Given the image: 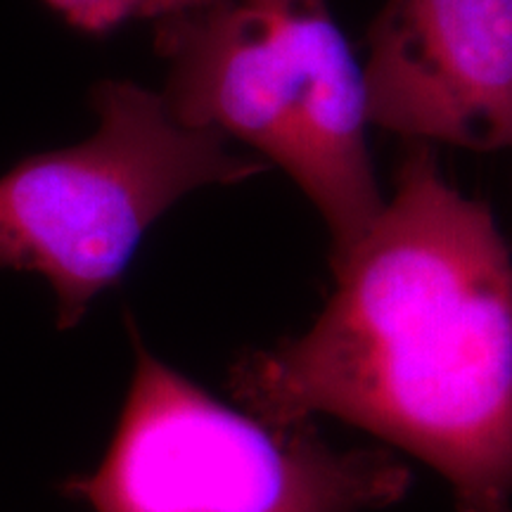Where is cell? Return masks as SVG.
Here are the masks:
<instances>
[{"instance_id": "6da1fadb", "label": "cell", "mask_w": 512, "mask_h": 512, "mask_svg": "<svg viewBox=\"0 0 512 512\" xmlns=\"http://www.w3.org/2000/svg\"><path fill=\"white\" fill-rule=\"evenodd\" d=\"M302 335L249 349L228 389L275 427L335 418L425 463L458 512H512V249L489 204L411 143Z\"/></svg>"}, {"instance_id": "7a4b0ae2", "label": "cell", "mask_w": 512, "mask_h": 512, "mask_svg": "<svg viewBox=\"0 0 512 512\" xmlns=\"http://www.w3.org/2000/svg\"><path fill=\"white\" fill-rule=\"evenodd\" d=\"M162 98L185 126L240 140L283 169L330 235V266L384 207L368 86L328 0H209L157 19Z\"/></svg>"}, {"instance_id": "3957f363", "label": "cell", "mask_w": 512, "mask_h": 512, "mask_svg": "<svg viewBox=\"0 0 512 512\" xmlns=\"http://www.w3.org/2000/svg\"><path fill=\"white\" fill-rule=\"evenodd\" d=\"M105 458L62 494L93 512H382L413 486L384 448H337L316 427H275L235 411L145 347Z\"/></svg>"}, {"instance_id": "277c9868", "label": "cell", "mask_w": 512, "mask_h": 512, "mask_svg": "<svg viewBox=\"0 0 512 512\" xmlns=\"http://www.w3.org/2000/svg\"><path fill=\"white\" fill-rule=\"evenodd\" d=\"M98 128L0 176V268L36 273L55 294L57 328H76L121 280L150 228L190 192L238 185L264 162L185 126L162 93L107 79L91 95Z\"/></svg>"}, {"instance_id": "5b68a950", "label": "cell", "mask_w": 512, "mask_h": 512, "mask_svg": "<svg viewBox=\"0 0 512 512\" xmlns=\"http://www.w3.org/2000/svg\"><path fill=\"white\" fill-rule=\"evenodd\" d=\"M363 74L384 131L512 152V0H384Z\"/></svg>"}, {"instance_id": "8992f818", "label": "cell", "mask_w": 512, "mask_h": 512, "mask_svg": "<svg viewBox=\"0 0 512 512\" xmlns=\"http://www.w3.org/2000/svg\"><path fill=\"white\" fill-rule=\"evenodd\" d=\"M69 27L105 36L133 17L152 19L155 0H46Z\"/></svg>"}, {"instance_id": "52a82bcc", "label": "cell", "mask_w": 512, "mask_h": 512, "mask_svg": "<svg viewBox=\"0 0 512 512\" xmlns=\"http://www.w3.org/2000/svg\"><path fill=\"white\" fill-rule=\"evenodd\" d=\"M204 3H209V0H155V12H152V19H162V17L176 15V12L200 8V5H204Z\"/></svg>"}]
</instances>
